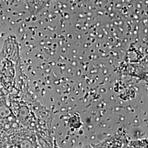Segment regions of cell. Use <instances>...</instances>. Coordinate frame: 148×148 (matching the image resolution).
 <instances>
[]
</instances>
